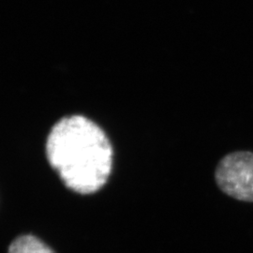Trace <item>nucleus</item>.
<instances>
[{
    "label": "nucleus",
    "instance_id": "obj_1",
    "mask_svg": "<svg viewBox=\"0 0 253 253\" xmlns=\"http://www.w3.org/2000/svg\"><path fill=\"white\" fill-rule=\"evenodd\" d=\"M46 157L67 188L89 194L100 190L113 167V147L103 129L73 115L58 120L46 141Z\"/></svg>",
    "mask_w": 253,
    "mask_h": 253
},
{
    "label": "nucleus",
    "instance_id": "obj_2",
    "mask_svg": "<svg viewBox=\"0 0 253 253\" xmlns=\"http://www.w3.org/2000/svg\"><path fill=\"white\" fill-rule=\"evenodd\" d=\"M218 189L231 198L253 203V152L238 150L220 159L215 170Z\"/></svg>",
    "mask_w": 253,
    "mask_h": 253
},
{
    "label": "nucleus",
    "instance_id": "obj_3",
    "mask_svg": "<svg viewBox=\"0 0 253 253\" xmlns=\"http://www.w3.org/2000/svg\"><path fill=\"white\" fill-rule=\"evenodd\" d=\"M8 253H54L47 245L36 236L27 235L19 236L9 248Z\"/></svg>",
    "mask_w": 253,
    "mask_h": 253
}]
</instances>
